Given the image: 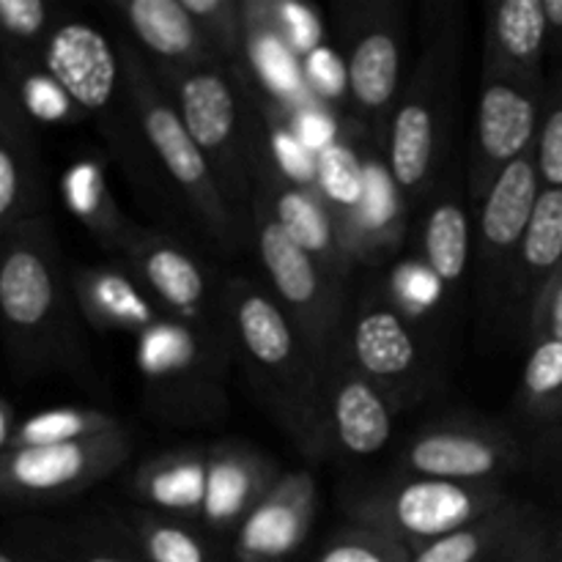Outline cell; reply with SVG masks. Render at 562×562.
Returning <instances> with one entry per match:
<instances>
[{
    "label": "cell",
    "mask_w": 562,
    "mask_h": 562,
    "mask_svg": "<svg viewBox=\"0 0 562 562\" xmlns=\"http://www.w3.org/2000/svg\"><path fill=\"white\" fill-rule=\"evenodd\" d=\"M234 355L239 357L258 398L269 406L302 456H327L322 420L324 366L267 285L231 278L223 285Z\"/></svg>",
    "instance_id": "1"
},
{
    "label": "cell",
    "mask_w": 562,
    "mask_h": 562,
    "mask_svg": "<svg viewBox=\"0 0 562 562\" xmlns=\"http://www.w3.org/2000/svg\"><path fill=\"white\" fill-rule=\"evenodd\" d=\"M58 239L47 217H33L0 239V327L27 371L82 368L86 344Z\"/></svg>",
    "instance_id": "2"
},
{
    "label": "cell",
    "mask_w": 562,
    "mask_h": 562,
    "mask_svg": "<svg viewBox=\"0 0 562 562\" xmlns=\"http://www.w3.org/2000/svg\"><path fill=\"white\" fill-rule=\"evenodd\" d=\"M459 25L437 16L426 22L423 49L401 86L390 119L384 159L404 203L426 201L448 159L459 88Z\"/></svg>",
    "instance_id": "3"
},
{
    "label": "cell",
    "mask_w": 562,
    "mask_h": 562,
    "mask_svg": "<svg viewBox=\"0 0 562 562\" xmlns=\"http://www.w3.org/2000/svg\"><path fill=\"white\" fill-rule=\"evenodd\" d=\"M119 58L124 91L140 137L151 148L176 190L184 195L187 206L192 209L203 231L212 236L214 245L225 252H236L250 236V223H245L228 203L212 165L187 132L179 110L159 86L146 55L135 44L119 42Z\"/></svg>",
    "instance_id": "4"
},
{
    "label": "cell",
    "mask_w": 562,
    "mask_h": 562,
    "mask_svg": "<svg viewBox=\"0 0 562 562\" xmlns=\"http://www.w3.org/2000/svg\"><path fill=\"white\" fill-rule=\"evenodd\" d=\"M151 69L179 110L192 140L212 165L228 203L250 223L252 148L258 130L247 121V104L236 82L239 75L223 58L187 69Z\"/></svg>",
    "instance_id": "5"
},
{
    "label": "cell",
    "mask_w": 562,
    "mask_h": 562,
    "mask_svg": "<svg viewBox=\"0 0 562 562\" xmlns=\"http://www.w3.org/2000/svg\"><path fill=\"white\" fill-rule=\"evenodd\" d=\"M250 236L269 278V291L324 366L349 316L346 285L329 278L316 258L285 234L258 187L250 190Z\"/></svg>",
    "instance_id": "6"
},
{
    "label": "cell",
    "mask_w": 562,
    "mask_h": 562,
    "mask_svg": "<svg viewBox=\"0 0 562 562\" xmlns=\"http://www.w3.org/2000/svg\"><path fill=\"white\" fill-rule=\"evenodd\" d=\"M508 497L505 486H472L398 472L390 481L357 494L346 510L351 525L384 532L415 552L492 514Z\"/></svg>",
    "instance_id": "7"
},
{
    "label": "cell",
    "mask_w": 562,
    "mask_h": 562,
    "mask_svg": "<svg viewBox=\"0 0 562 562\" xmlns=\"http://www.w3.org/2000/svg\"><path fill=\"white\" fill-rule=\"evenodd\" d=\"M338 31L351 108L384 148L404 86V16L393 0H357L338 5Z\"/></svg>",
    "instance_id": "8"
},
{
    "label": "cell",
    "mask_w": 562,
    "mask_h": 562,
    "mask_svg": "<svg viewBox=\"0 0 562 562\" xmlns=\"http://www.w3.org/2000/svg\"><path fill=\"white\" fill-rule=\"evenodd\" d=\"M121 263L135 274L165 316L184 324L223 360L234 355L223 289L220 294H212L206 269L181 241L143 228V234L126 247Z\"/></svg>",
    "instance_id": "9"
},
{
    "label": "cell",
    "mask_w": 562,
    "mask_h": 562,
    "mask_svg": "<svg viewBox=\"0 0 562 562\" xmlns=\"http://www.w3.org/2000/svg\"><path fill=\"white\" fill-rule=\"evenodd\" d=\"M42 66L64 88L80 115L97 121L110 137L115 151L126 157L130 143L121 137V126H137L135 115H121V104L130 108L121 75L119 44L110 42L99 27L82 20H58L38 47Z\"/></svg>",
    "instance_id": "10"
},
{
    "label": "cell",
    "mask_w": 562,
    "mask_h": 562,
    "mask_svg": "<svg viewBox=\"0 0 562 562\" xmlns=\"http://www.w3.org/2000/svg\"><path fill=\"white\" fill-rule=\"evenodd\" d=\"M527 450L508 426L472 417H448L412 434L398 456L401 475L503 486L525 470Z\"/></svg>",
    "instance_id": "11"
},
{
    "label": "cell",
    "mask_w": 562,
    "mask_h": 562,
    "mask_svg": "<svg viewBox=\"0 0 562 562\" xmlns=\"http://www.w3.org/2000/svg\"><path fill=\"white\" fill-rule=\"evenodd\" d=\"M130 456L132 439L124 426L77 442L5 448L0 450V499L60 503L119 472Z\"/></svg>",
    "instance_id": "12"
},
{
    "label": "cell",
    "mask_w": 562,
    "mask_h": 562,
    "mask_svg": "<svg viewBox=\"0 0 562 562\" xmlns=\"http://www.w3.org/2000/svg\"><path fill=\"white\" fill-rule=\"evenodd\" d=\"M547 86L486 77L481 82V97L472 121L470 151H467V201L472 209L486 201L494 181L516 159L532 151L543 113Z\"/></svg>",
    "instance_id": "13"
},
{
    "label": "cell",
    "mask_w": 562,
    "mask_h": 562,
    "mask_svg": "<svg viewBox=\"0 0 562 562\" xmlns=\"http://www.w3.org/2000/svg\"><path fill=\"white\" fill-rule=\"evenodd\" d=\"M344 346L351 362L376 382L398 409L423 398L428 357L415 324L390 296L366 294L346 316Z\"/></svg>",
    "instance_id": "14"
},
{
    "label": "cell",
    "mask_w": 562,
    "mask_h": 562,
    "mask_svg": "<svg viewBox=\"0 0 562 562\" xmlns=\"http://www.w3.org/2000/svg\"><path fill=\"white\" fill-rule=\"evenodd\" d=\"M395 401L351 362L340 335L338 346L324 362L322 420L324 448L349 459H371L393 439Z\"/></svg>",
    "instance_id": "15"
},
{
    "label": "cell",
    "mask_w": 562,
    "mask_h": 562,
    "mask_svg": "<svg viewBox=\"0 0 562 562\" xmlns=\"http://www.w3.org/2000/svg\"><path fill=\"white\" fill-rule=\"evenodd\" d=\"M252 187L263 192L269 209L274 212L285 234L296 241L305 252H311L318 267L346 285L351 267H355V250L349 245L346 228L335 209L322 198L316 187L300 184L289 179L274 165L267 146V132L256 137L252 148Z\"/></svg>",
    "instance_id": "16"
},
{
    "label": "cell",
    "mask_w": 562,
    "mask_h": 562,
    "mask_svg": "<svg viewBox=\"0 0 562 562\" xmlns=\"http://www.w3.org/2000/svg\"><path fill=\"white\" fill-rule=\"evenodd\" d=\"M541 190V176L530 151L516 159L508 170H503V176L488 190L486 201L475 209L477 283H481L486 305H497V302L505 305L516 252L536 212Z\"/></svg>",
    "instance_id": "17"
},
{
    "label": "cell",
    "mask_w": 562,
    "mask_h": 562,
    "mask_svg": "<svg viewBox=\"0 0 562 562\" xmlns=\"http://www.w3.org/2000/svg\"><path fill=\"white\" fill-rule=\"evenodd\" d=\"M318 508L316 477L307 470L283 472L272 492L234 536L236 562H285L311 536Z\"/></svg>",
    "instance_id": "18"
},
{
    "label": "cell",
    "mask_w": 562,
    "mask_h": 562,
    "mask_svg": "<svg viewBox=\"0 0 562 562\" xmlns=\"http://www.w3.org/2000/svg\"><path fill=\"white\" fill-rule=\"evenodd\" d=\"M283 477L269 456L258 453L250 445L223 442L209 448L206 499L201 521L206 532H234L245 525L247 516L261 505Z\"/></svg>",
    "instance_id": "19"
},
{
    "label": "cell",
    "mask_w": 562,
    "mask_h": 562,
    "mask_svg": "<svg viewBox=\"0 0 562 562\" xmlns=\"http://www.w3.org/2000/svg\"><path fill=\"white\" fill-rule=\"evenodd\" d=\"M549 31L543 0H497L488 5L483 75L543 88Z\"/></svg>",
    "instance_id": "20"
},
{
    "label": "cell",
    "mask_w": 562,
    "mask_h": 562,
    "mask_svg": "<svg viewBox=\"0 0 562 562\" xmlns=\"http://www.w3.org/2000/svg\"><path fill=\"white\" fill-rule=\"evenodd\" d=\"M44 170L25 110L0 77V239L42 217Z\"/></svg>",
    "instance_id": "21"
},
{
    "label": "cell",
    "mask_w": 562,
    "mask_h": 562,
    "mask_svg": "<svg viewBox=\"0 0 562 562\" xmlns=\"http://www.w3.org/2000/svg\"><path fill=\"white\" fill-rule=\"evenodd\" d=\"M71 291L80 316L102 333H132L140 338L168 318L124 263L71 269Z\"/></svg>",
    "instance_id": "22"
},
{
    "label": "cell",
    "mask_w": 562,
    "mask_h": 562,
    "mask_svg": "<svg viewBox=\"0 0 562 562\" xmlns=\"http://www.w3.org/2000/svg\"><path fill=\"white\" fill-rule=\"evenodd\" d=\"M113 9L157 69H187L220 58L184 0H115Z\"/></svg>",
    "instance_id": "23"
},
{
    "label": "cell",
    "mask_w": 562,
    "mask_h": 562,
    "mask_svg": "<svg viewBox=\"0 0 562 562\" xmlns=\"http://www.w3.org/2000/svg\"><path fill=\"white\" fill-rule=\"evenodd\" d=\"M562 267V190H541L530 225L521 236L503 311L527 327L532 302Z\"/></svg>",
    "instance_id": "24"
},
{
    "label": "cell",
    "mask_w": 562,
    "mask_h": 562,
    "mask_svg": "<svg viewBox=\"0 0 562 562\" xmlns=\"http://www.w3.org/2000/svg\"><path fill=\"white\" fill-rule=\"evenodd\" d=\"M209 448H181L151 456L132 475V492L146 508L201 521L206 499Z\"/></svg>",
    "instance_id": "25"
},
{
    "label": "cell",
    "mask_w": 562,
    "mask_h": 562,
    "mask_svg": "<svg viewBox=\"0 0 562 562\" xmlns=\"http://www.w3.org/2000/svg\"><path fill=\"white\" fill-rule=\"evenodd\" d=\"M541 516L536 505L510 494L492 514L415 549L409 562H499Z\"/></svg>",
    "instance_id": "26"
},
{
    "label": "cell",
    "mask_w": 562,
    "mask_h": 562,
    "mask_svg": "<svg viewBox=\"0 0 562 562\" xmlns=\"http://www.w3.org/2000/svg\"><path fill=\"white\" fill-rule=\"evenodd\" d=\"M27 562H143L119 519L38 525L22 541Z\"/></svg>",
    "instance_id": "27"
},
{
    "label": "cell",
    "mask_w": 562,
    "mask_h": 562,
    "mask_svg": "<svg viewBox=\"0 0 562 562\" xmlns=\"http://www.w3.org/2000/svg\"><path fill=\"white\" fill-rule=\"evenodd\" d=\"M464 201L467 198H461L453 181L448 179L431 198L423 220V263L437 278L442 291L459 289L470 269L472 228Z\"/></svg>",
    "instance_id": "28"
},
{
    "label": "cell",
    "mask_w": 562,
    "mask_h": 562,
    "mask_svg": "<svg viewBox=\"0 0 562 562\" xmlns=\"http://www.w3.org/2000/svg\"><path fill=\"white\" fill-rule=\"evenodd\" d=\"M60 192H64L69 212L97 236L99 245L110 247L119 256H124L126 247L143 234L140 225L124 217L113 192H110L102 165L93 162V159H80V162L71 165L60 179Z\"/></svg>",
    "instance_id": "29"
},
{
    "label": "cell",
    "mask_w": 562,
    "mask_h": 562,
    "mask_svg": "<svg viewBox=\"0 0 562 562\" xmlns=\"http://www.w3.org/2000/svg\"><path fill=\"white\" fill-rule=\"evenodd\" d=\"M121 521L143 562H220L209 532L195 521L151 508L126 510Z\"/></svg>",
    "instance_id": "30"
},
{
    "label": "cell",
    "mask_w": 562,
    "mask_h": 562,
    "mask_svg": "<svg viewBox=\"0 0 562 562\" xmlns=\"http://www.w3.org/2000/svg\"><path fill=\"white\" fill-rule=\"evenodd\" d=\"M0 77H5L9 91L14 93L20 108L31 119L44 121V124H64V121L82 119L80 110L64 93V88L44 69L38 53L0 49Z\"/></svg>",
    "instance_id": "31"
},
{
    "label": "cell",
    "mask_w": 562,
    "mask_h": 562,
    "mask_svg": "<svg viewBox=\"0 0 562 562\" xmlns=\"http://www.w3.org/2000/svg\"><path fill=\"white\" fill-rule=\"evenodd\" d=\"M530 355L516 390V409L536 426H562V344L532 335Z\"/></svg>",
    "instance_id": "32"
},
{
    "label": "cell",
    "mask_w": 562,
    "mask_h": 562,
    "mask_svg": "<svg viewBox=\"0 0 562 562\" xmlns=\"http://www.w3.org/2000/svg\"><path fill=\"white\" fill-rule=\"evenodd\" d=\"M115 428H121V423L110 412L64 406V409L38 412L31 420L16 426L5 448H38V445L77 442V439H91L99 437V434L115 431Z\"/></svg>",
    "instance_id": "33"
},
{
    "label": "cell",
    "mask_w": 562,
    "mask_h": 562,
    "mask_svg": "<svg viewBox=\"0 0 562 562\" xmlns=\"http://www.w3.org/2000/svg\"><path fill=\"white\" fill-rule=\"evenodd\" d=\"M316 190L335 209L340 220H349L366 201L368 170L357 151L346 143H333L316 157Z\"/></svg>",
    "instance_id": "34"
},
{
    "label": "cell",
    "mask_w": 562,
    "mask_h": 562,
    "mask_svg": "<svg viewBox=\"0 0 562 562\" xmlns=\"http://www.w3.org/2000/svg\"><path fill=\"white\" fill-rule=\"evenodd\" d=\"M214 53L239 75L247 60V11L239 0H184Z\"/></svg>",
    "instance_id": "35"
},
{
    "label": "cell",
    "mask_w": 562,
    "mask_h": 562,
    "mask_svg": "<svg viewBox=\"0 0 562 562\" xmlns=\"http://www.w3.org/2000/svg\"><path fill=\"white\" fill-rule=\"evenodd\" d=\"M412 549L384 532L362 525H349L335 532L313 562H409Z\"/></svg>",
    "instance_id": "36"
},
{
    "label": "cell",
    "mask_w": 562,
    "mask_h": 562,
    "mask_svg": "<svg viewBox=\"0 0 562 562\" xmlns=\"http://www.w3.org/2000/svg\"><path fill=\"white\" fill-rule=\"evenodd\" d=\"M47 0H0V49L38 53L55 25Z\"/></svg>",
    "instance_id": "37"
},
{
    "label": "cell",
    "mask_w": 562,
    "mask_h": 562,
    "mask_svg": "<svg viewBox=\"0 0 562 562\" xmlns=\"http://www.w3.org/2000/svg\"><path fill=\"white\" fill-rule=\"evenodd\" d=\"M532 157L543 190H562V69L547 82Z\"/></svg>",
    "instance_id": "38"
},
{
    "label": "cell",
    "mask_w": 562,
    "mask_h": 562,
    "mask_svg": "<svg viewBox=\"0 0 562 562\" xmlns=\"http://www.w3.org/2000/svg\"><path fill=\"white\" fill-rule=\"evenodd\" d=\"M269 20H272L274 31L280 33L289 49L294 55H311L313 49L322 47V20L311 5L300 3H267Z\"/></svg>",
    "instance_id": "39"
},
{
    "label": "cell",
    "mask_w": 562,
    "mask_h": 562,
    "mask_svg": "<svg viewBox=\"0 0 562 562\" xmlns=\"http://www.w3.org/2000/svg\"><path fill=\"white\" fill-rule=\"evenodd\" d=\"M527 338L532 335H549L562 344V267L552 274L541 294L532 302V311L527 316Z\"/></svg>",
    "instance_id": "40"
},
{
    "label": "cell",
    "mask_w": 562,
    "mask_h": 562,
    "mask_svg": "<svg viewBox=\"0 0 562 562\" xmlns=\"http://www.w3.org/2000/svg\"><path fill=\"white\" fill-rule=\"evenodd\" d=\"M305 86L311 91L322 93V97H338L346 91V66L344 60H338V55L329 53L327 47L313 49L311 55H305Z\"/></svg>",
    "instance_id": "41"
},
{
    "label": "cell",
    "mask_w": 562,
    "mask_h": 562,
    "mask_svg": "<svg viewBox=\"0 0 562 562\" xmlns=\"http://www.w3.org/2000/svg\"><path fill=\"white\" fill-rule=\"evenodd\" d=\"M499 562H554V519L541 516Z\"/></svg>",
    "instance_id": "42"
},
{
    "label": "cell",
    "mask_w": 562,
    "mask_h": 562,
    "mask_svg": "<svg viewBox=\"0 0 562 562\" xmlns=\"http://www.w3.org/2000/svg\"><path fill=\"white\" fill-rule=\"evenodd\" d=\"M549 31V55L562 58V0H543Z\"/></svg>",
    "instance_id": "43"
},
{
    "label": "cell",
    "mask_w": 562,
    "mask_h": 562,
    "mask_svg": "<svg viewBox=\"0 0 562 562\" xmlns=\"http://www.w3.org/2000/svg\"><path fill=\"white\" fill-rule=\"evenodd\" d=\"M554 562H562V519H554Z\"/></svg>",
    "instance_id": "44"
},
{
    "label": "cell",
    "mask_w": 562,
    "mask_h": 562,
    "mask_svg": "<svg viewBox=\"0 0 562 562\" xmlns=\"http://www.w3.org/2000/svg\"><path fill=\"white\" fill-rule=\"evenodd\" d=\"M549 445H552L554 450H560V453H562V426H558V431H554L552 437H549Z\"/></svg>",
    "instance_id": "45"
},
{
    "label": "cell",
    "mask_w": 562,
    "mask_h": 562,
    "mask_svg": "<svg viewBox=\"0 0 562 562\" xmlns=\"http://www.w3.org/2000/svg\"><path fill=\"white\" fill-rule=\"evenodd\" d=\"M0 562H27V560H22V558H16V554L3 552V549H0Z\"/></svg>",
    "instance_id": "46"
},
{
    "label": "cell",
    "mask_w": 562,
    "mask_h": 562,
    "mask_svg": "<svg viewBox=\"0 0 562 562\" xmlns=\"http://www.w3.org/2000/svg\"><path fill=\"white\" fill-rule=\"evenodd\" d=\"M560 69H562V66H560Z\"/></svg>",
    "instance_id": "47"
}]
</instances>
